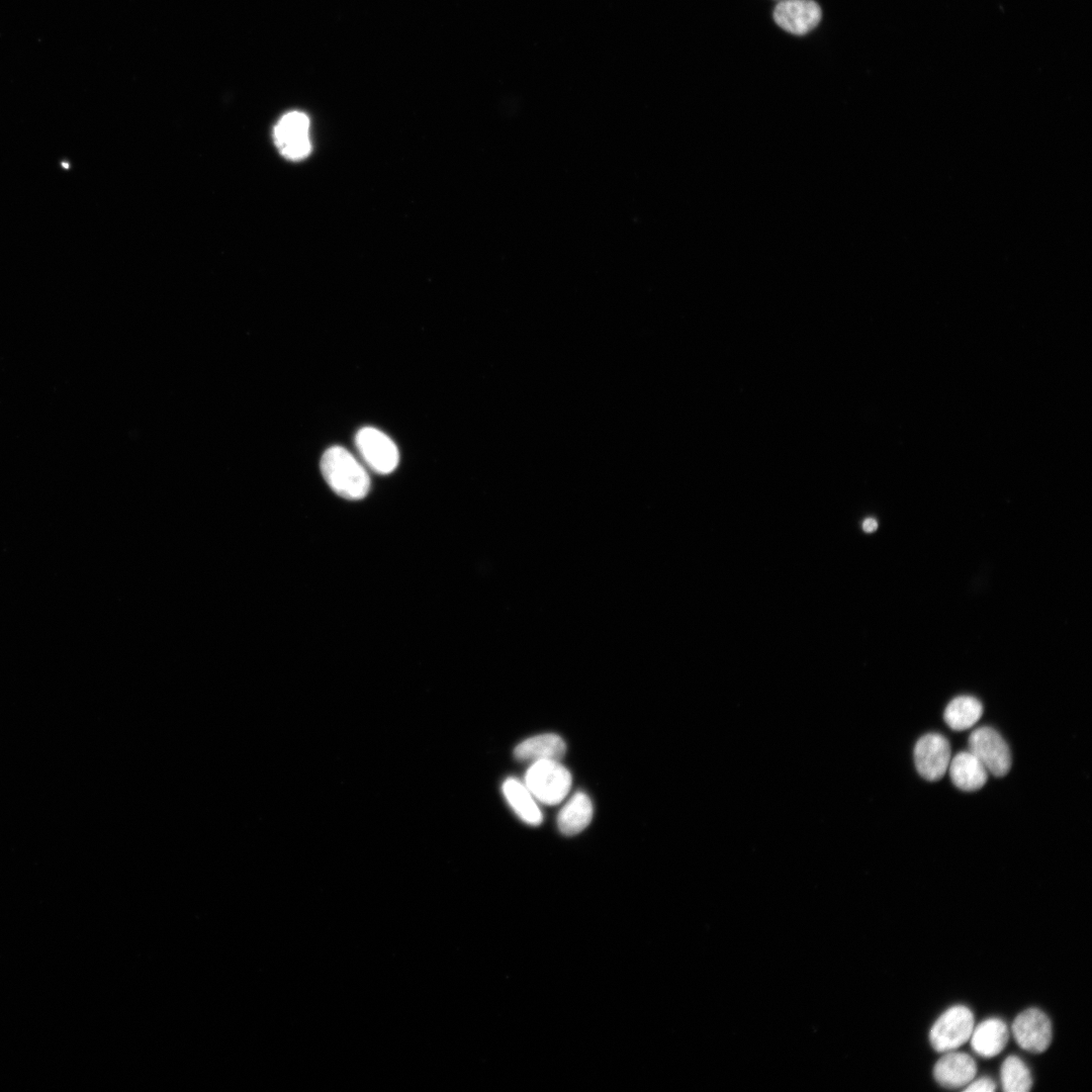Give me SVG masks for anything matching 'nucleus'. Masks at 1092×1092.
Returning a JSON list of instances; mask_svg holds the SVG:
<instances>
[{"label": "nucleus", "instance_id": "nucleus-1", "mask_svg": "<svg viewBox=\"0 0 1092 1092\" xmlns=\"http://www.w3.org/2000/svg\"><path fill=\"white\" fill-rule=\"evenodd\" d=\"M321 471L330 487L343 498L358 500L369 492L370 478L367 471L341 446L331 447L323 454Z\"/></svg>", "mask_w": 1092, "mask_h": 1092}, {"label": "nucleus", "instance_id": "nucleus-2", "mask_svg": "<svg viewBox=\"0 0 1092 1092\" xmlns=\"http://www.w3.org/2000/svg\"><path fill=\"white\" fill-rule=\"evenodd\" d=\"M525 783L537 800L547 805H555L569 792L571 775L557 760H540L528 768Z\"/></svg>", "mask_w": 1092, "mask_h": 1092}, {"label": "nucleus", "instance_id": "nucleus-3", "mask_svg": "<svg viewBox=\"0 0 1092 1092\" xmlns=\"http://www.w3.org/2000/svg\"><path fill=\"white\" fill-rule=\"evenodd\" d=\"M973 1029V1012L966 1006L956 1005L935 1020L929 1031V1040L936 1052H950L968 1041Z\"/></svg>", "mask_w": 1092, "mask_h": 1092}, {"label": "nucleus", "instance_id": "nucleus-4", "mask_svg": "<svg viewBox=\"0 0 1092 1092\" xmlns=\"http://www.w3.org/2000/svg\"><path fill=\"white\" fill-rule=\"evenodd\" d=\"M970 751L995 777H1004L1011 768V752L998 731L983 726L975 729L968 740Z\"/></svg>", "mask_w": 1092, "mask_h": 1092}, {"label": "nucleus", "instance_id": "nucleus-5", "mask_svg": "<svg viewBox=\"0 0 1092 1092\" xmlns=\"http://www.w3.org/2000/svg\"><path fill=\"white\" fill-rule=\"evenodd\" d=\"M355 443L357 449L370 469L379 474L392 472L399 460V453L394 442L383 432L365 427L358 431Z\"/></svg>", "mask_w": 1092, "mask_h": 1092}, {"label": "nucleus", "instance_id": "nucleus-6", "mask_svg": "<svg viewBox=\"0 0 1092 1092\" xmlns=\"http://www.w3.org/2000/svg\"><path fill=\"white\" fill-rule=\"evenodd\" d=\"M274 141L286 159H304L311 151L307 115L300 111L284 114L274 127Z\"/></svg>", "mask_w": 1092, "mask_h": 1092}, {"label": "nucleus", "instance_id": "nucleus-7", "mask_svg": "<svg viewBox=\"0 0 1092 1092\" xmlns=\"http://www.w3.org/2000/svg\"><path fill=\"white\" fill-rule=\"evenodd\" d=\"M948 740L938 733L921 736L914 747V762L918 774L925 780L935 782L946 772L950 761Z\"/></svg>", "mask_w": 1092, "mask_h": 1092}, {"label": "nucleus", "instance_id": "nucleus-8", "mask_svg": "<svg viewBox=\"0 0 1092 1092\" xmlns=\"http://www.w3.org/2000/svg\"><path fill=\"white\" fill-rule=\"evenodd\" d=\"M1012 1033L1020 1048L1039 1054L1051 1044L1052 1023L1045 1013L1039 1009L1028 1008L1015 1017Z\"/></svg>", "mask_w": 1092, "mask_h": 1092}, {"label": "nucleus", "instance_id": "nucleus-9", "mask_svg": "<svg viewBox=\"0 0 1092 1092\" xmlns=\"http://www.w3.org/2000/svg\"><path fill=\"white\" fill-rule=\"evenodd\" d=\"M774 18L783 29L804 34L817 26L821 9L813 0H783L776 6Z\"/></svg>", "mask_w": 1092, "mask_h": 1092}, {"label": "nucleus", "instance_id": "nucleus-10", "mask_svg": "<svg viewBox=\"0 0 1092 1092\" xmlns=\"http://www.w3.org/2000/svg\"><path fill=\"white\" fill-rule=\"evenodd\" d=\"M976 1073L977 1065L971 1056L952 1051L946 1052L933 1068L936 1082L949 1089L968 1085Z\"/></svg>", "mask_w": 1092, "mask_h": 1092}, {"label": "nucleus", "instance_id": "nucleus-11", "mask_svg": "<svg viewBox=\"0 0 1092 1092\" xmlns=\"http://www.w3.org/2000/svg\"><path fill=\"white\" fill-rule=\"evenodd\" d=\"M947 769L953 785L965 792L981 789L988 780L987 768L971 751L957 753Z\"/></svg>", "mask_w": 1092, "mask_h": 1092}, {"label": "nucleus", "instance_id": "nucleus-12", "mask_svg": "<svg viewBox=\"0 0 1092 1092\" xmlns=\"http://www.w3.org/2000/svg\"><path fill=\"white\" fill-rule=\"evenodd\" d=\"M566 744L556 734L537 735L519 743L514 749V756L519 761L534 763L540 760L559 761L565 754Z\"/></svg>", "mask_w": 1092, "mask_h": 1092}, {"label": "nucleus", "instance_id": "nucleus-13", "mask_svg": "<svg viewBox=\"0 0 1092 1092\" xmlns=\"http://www.w3.org/2000/svg\"><path fill=\"white\" fill-rule=\"evenodd\" d=\"M970 1038L971 1045L978 1055L993 1058L1005 1048L1009 1031L1002 1020L989 1018L973 1029Z\"/></svg>", "mask_w": 1092, "mask_h": 1092}, {"label": "nucleus", "instance_id": "nucleus-14", "mask_svg": "<svg viewBox=\"0 0 1092 1092\" xmlns=\"http://www.w3.org/2000/svg\"><path fill=\"white\" fill-rule=\"evenodd\" d=\"M593 817V804L583 792H577L561 809L557 817L559 830L565 835L582 831Z\"/></svg>", "mask_w": 1092, "mask_h": 1092}, {"label": "nucleus", "instance_id": "nucleus-15", "mask_svg": "<svg viewBox=\"0 0 1092 1092\" xmlns=\"http://www.w3.org/2000/svg\"><path fill=\"white\" fill-rule=\"evenodd\" d=\"M503 792L516 814L526 823L539 825L543 818L530 791L521 782L509 778L503 784Z\"/></svg>", "mask_w": 1092, "mask_h": 1092}, {"label": "nucleus", "instance_id": "nucleus-16", "mask_svg": "<svg viewBox=\"0 0 1092 1092\" xmlns=\"http://www.w3.org/2000/svg\"><path fill=\"white\" fill-rule=\"evenodd\" d=\"M983 714L981 702L972 696H959L946 706L943 714L945 723L956 731L974 726Z\"/></svg>", "mask_w": 1092, "mask_h": 1092}, {"label": "nucleus", "instance_id": "nucleus-17", "mask_svg": "<svg viewBox=\"0 0 1092 1092\" xmlns=\"http://www.w3.org/2000/svg\"><path fill=\"white\" fill-rule=\"evenodd\" d=\"M1000 1078L1002 1088L1006 1092H1026L1032 1085L1029 1069L1016 1056H1009L1005 1059L1001 1066Z\"/></svg>", "mask_w": 1092, "mask_h": 1092}, {"label": "nucleus", "instance_id": "nucleus-18", "mask_svg": "<svg viewBox=\"0 0 1092 1092\" xmlns=\"http://www.w3.org/2000/svg\"><path fill=\"white\" fill-rule=\"evenodd\" d=\"M995 1089H996L995 1083L989 1078H981V1079H978V1080H976L974 1082L971 1081L967 1085V1087L964 1088L965 1091H979V1092L980 1091L990 1092V1091H994Z\"/></svg>", "mask_w": 1092, "mask_h": 1092}, {"label": "nucleus", "instance_id": "nucleus-19", "mask_svg": "<svg viewBox=\"0 0 1092 1092\" xmlns=\"http://www.w3.org/2000/svg\"><path fill=\"white\" fill-rule=\"evenodd\" d=\"M877 527H878L877 521L875 519H872V518H869V519L864 520L863 523H862V529L868 533L874 532L877 529Z\"/></svg>", "mask_w": 1092, "mask_h": 1092}, {"label": "nucleus", "instance_id": "nucleus-20", "mask_svg": "<svg viewBox=\"0 0 1092 1092\" xmlns=\"http://www.w3.org/2000/svg\"><path fill=\"white\" fill-rule=\"evenodd\" d=\"M781 1H783V0H781Z\"/></svg>", "mask_w": 1092, "mask_h": 1092}]
</instances>
